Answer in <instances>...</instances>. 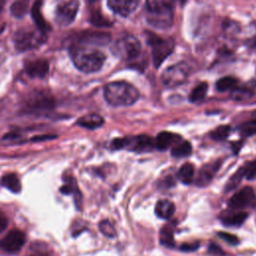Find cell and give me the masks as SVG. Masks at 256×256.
Here are the masks:
<instances>
[{
    "label": "cell",
    "instance_id": "1",
    "mask_svg": "<svg viewBox=\"0 0 256 256\" xmlns=\"http://www.w3.org/2000/svg\"><path fill=\"white\" fill-rule=\"evenodd\" d=\"M71 58L76 68L80 71L94 73L102 68L106 56L97 49L74 45L71 47Z\"/></svg>",
    "mask_w": 256,
    "mask_h": 256
},
{
    "label": "cell",
    "instance_id": "2",
    "mask_svg": "<svg viewBox=\"0 0 256 256\" xmlns=\"http://www.w3.org/2000/svg\"><path fill=\"white\" fill-rule=\"evenodd\" d=\"M104 97L112 106H130L138 100L139 92L125 81H114L105 86Z\"/></svg>",
    "mask_w": 256,
    "mask_h": 256
},
{
    "label": "cell",
    "instance_id": "3",
    "mask_svg": "<svg viewBox=\"0 0 256 256\" xmlns=\"http://www.w3.org/2000/svg\"><path fill=\"white\" fill-rule=\"evenodd\" d=\"M46 38V32L37 27H23L15 32L13 41L17 50L28 51L40 47Z\"/></svg>",
    "mask_w": 256,
    "mask_h": 256
},
{
    "label": "cell",
    "instance_id": "4",
    "mask_svg": "<svg viewBox=\"0 0 256 256\" xmlns=\"http://www.w3.org/2000/svg\"><path fill=\"white\" fill-rule=\"evenodd\" d=\"M147 42L151 47L155 67H159L174 49V41L171 38H163L152 33L147 34Z\"/></svg>",
    "mask_w": 256,
    "mask_h": 256
},
{
    "label": "cell",
    "instance_id": "5",
    "mask_svg": "<svg viewBox=\"0 0 256 256\" xmlns=\"http://www.w3.org/2000/svg\"><path fill=\"white\" fill-rule=\"evenodd\" d=\"M55 106L54 99L46 92L32 94L24 105V111L31 114H42L52 110Z\"/></svg>",
    "mask_w": 256,
    "mask_h": 256
},
{
    "label": "cell",
    "instance_id": "6",
    "mask_svg": "<svg viewBox=\"0 0 256 256\" xmlns=\"http://www.w3.org/2000/svg\"><path fill=\"white\" fill-rule=\"evenodd\" d=\"M189 70V66L184 62L174 64L164 70L161 75V81L166 87H177L186 81Z\"/></svg>",
    "mask_w": 256,
    "mask_h": 256
},
{
    "label": "cell",
    "instance_id": "7",
    "mask_svg": "<svg viewBox=\"0 0 256 256\" xmlns=\"http://www.w3.org/2000/svg\"><path fill=\"white\" fill-rule=\"evenodd\" d=\"M141 51V44L136 37L130 34H126L120 37L115 45L114 52L125 60H131L136 58Z\"/></svg>",
    "mask_w": 256,
    "mask_h": 256
},
{
    "label": "cell",
    "instance_id": "8",
    "mask_svg": "<svg viewBox=\"0 0 256 256\" xmlns=\"http://www.w3.org/2000/svg\"><path fill=\"white\" fill-rule=\"evenodd\" d=\"M78 9V0H66L59 3L55 11V21L62 26H67L71 24L77 15Z\"/></svg>",
    "mask_w": 256,
    "mask_h": 256
},
{
    "label": "cell",
    "instance_id": "9",
    "mask_svg": "<svg viewBox=\"0 0 256 256\" xmlns=\"http://www.w3.org/2000/svg\"><path fill=\"white\" fill-rule=\"evenodd\" d=\"M173 8L147 10L146 13L147 22L157 29H166L170 27L173 23Z\"/></svg>",
    "mask_w": 256,
    "mask_h": 256
},
{
    "label": "cell",
    "instance_id": "10",
    "mask_svg": "<svg viewBox=\"0 0 256 256\" xmlns=\"http://www.w3.org/2000/svg\"><path fill=\"white\" fill-rule=\"evenodd\" d=\"M25 242V234L19 229H12L0 239V249L8 253H15L24 246Z\"/></svg>",
    "mask_w": 256,
    "mask_h": 256
},
{
    "label": "cell",
    "instance_id": "11",
    "mask_svg": "<svg viewBox=\"0 0 256 256\" xmlns=\"http://www.w3.org/2000/svg\"><path fill=\"white\" fill-rule=\"evenodd\" d=\"M124 139V148H127L130 151L142 153L152 151L156 148L155 140L148 135H136V136H128Z\"/></svg>",
    "mask_w": 256,
    "mask_h": 256
},
{
    "label": "cell",
    "instance_id": "12",
    "mask_svg": "<svg viewBox=\"0 0 256 256\" xmlns=\"http://www.w3.org/2000/svg\"><path fill=\"white\" fill-rule=\"evenodd\" d=\"M256 202L255 192L252 187H244L236 192L228 201V206L234 210H240L252 206Z\"/></svg>",
    "mask_w": 256,
    "mask_h": 256
},
{
    "label": "cell",
    "instance_id": "13",
    "mask_svg": "<svg viewBox=\"0 0 256 256\" xmlns=\"http://www.w3.org/2000/svg\"><path fill=\"white\" fill-rule=\"evenodd\" d=\"M220 166H221V162L219 160H216V161H213V162L203 165L197 173V176L195 179V184L198 187L207 186L212 181L214 176L216 175Z\"/></svg>",
    "mask_w": 256,
    "mask_h": 256
},
{
    "label": "cell",
    "instance_id": "14",
    "mask_svg": "<svg viewBox=\"0 0 256 256\" xmlns=\"http://www.w3.org/2000/svg\"><path fill=\"white\" fill-rule=\"evenodd\" d=\"M140 0H107L109 8L116 14L127 17L138 7Z\"/></svg>",
    "mask_w": 256,
    "mask_h": 256
},
{
    "label": "cell",
    "instance_id": "15",
    "mask_svg": "<svg viewBox=\"0 0 256 256\" xmlns=\"http://www.w3.org/2000/svg\"><path fill=\"white\" fill-rule=\"evenodd\" d=\"M49 71V64L46 59L39 58L29 61L25 66L26 74L31 78H43Z\"/></svg>",
    "mask_w": 256,
    "mask_h": 256
},
{
    "label": "cell",
    "instance_id": "16",
    "mask_svg": "<svg viewBox=\"0 0 256 256\" xmlns=\"http://www.w3.org/2000/svg\"><path fill=\"white\" fill-rule=\"evenodd\" d=\"M247 217V212L237 210L235 211L234 209H232L231 211H223L219 218L225 226H240L244 223Z\"/></svg>",
    "mask_w": 256,
    "mask_h": 256
},
{
    "label": "cell",
    "instance_id": "17",
    "mask_svg": "<svg viewBox=\"0 0 256 256\" xmlns=\"http://www.w3.org/2000/svg\"><path fill=\"white\" fill-rule=\"evenodd\" d=\"M181 137L177 134L168 132V131H162L160 132L155 140V145L158 150L164 151L170 148L172 145L177 144L180 141Z\"/></svg>",
    "mask_w": 256,
    "mask_h": 256
},
{
    "label": "cell",
    "instance_id": "18",
    "mask_svg": "<svg viewBox=\"0 0 256 256\" xmlns=\"http://www.w3.org/2000/svg\"><path fill=\"white\" fill-rule=\"evenodd\" d=\"M76 124L81 127H84V128L90 129V130H94V129L101 127L104 124V119L99 114L92 113V114H88V115H85V116L79 118L77 120Z\"/></svg>",
    "mask_w": 256,
    "mask_h": 256
},
{
    "label": "cell",
    "instance_id": "19",
    "mask_svg": "<svg viewBox=\"0 0 256 256\" xmlns=\"http://www.w3.org/2000/svg\"><path fill=\"white\" fill-rule=\"evenodd\" d=\"M175 212V205L173 202L167 200V199H162L159 200L156 205H155V214L164 220L170 219Z\"/></svg>",
    "mask_w": 256,
    "mask_h": 256
},
{
    "label": "cell",
    "instance_id": "20",
    "mask_svg": "<svg viewBox=\"0 0 256 256\" xmlns=\"http://www.w3.org/2000/svg\"><path fill=\"white\" fill-rule=\"evenodd\" d=\"M176 222H168L165 224L159 233V240L160 243L167 247H173L175 245L174 240V230H175Z\"/></svg>",
    "mask_w": 256,
    "mask_h": 256
},
{
    "label": "cell",
    "instance_id": "21",
    "mask_svg": "<svg viewBox=\"0 0 256 256\" xmlns=\"http://www.w3.org/2000/svg\"><path fill=\"white\" fill-rule=\"evenodd\" d=\"M1 184L13 193H19L22 189L20 179L14 173H7L2 176Z\"/></svg>",
    "mask_w": 256,
    "mask_h": 256
},
{
    "label": "cell",
    "instance_id": "22",
    "mask_svg": "<svg viewBox=\"0 0 256 256\" xmlns=\"http://www.w3.org/2000/svg\"><path fill=\"white\" fill-rule=\"evenodd\" d=\"M31 14H32V17H33L36 27L44 32H47V30L49 29V25L46 23L45 19L42 16V13H41V1H36L34 3V5L32 6Z\"/></svg>",
    "mask_w": 256,
    "mask_h": 256
},
{
    "label": "cell",
    "instance_id": "23",
    "mask_svg": "<svg viewBox=\"0 0 256 256\" xmlns=\"http://www.w3.org/2000/svg\"><path fill=\"white\" fill-rule=\"evenodd\" d=\"M194 174H195L194 166L191 163H184L178 170L177 177L182 183L189 184L192 182L194 178Z\"/></svg>",
    "mask_w": 256,
    "mask_h": 256
},
{
    "label": "cell",
    "instance_id": "24",
    "mask_svg": "<svg viewBox=\"0 0 256 256\" xmlns=\"http://www.w3.org/2000/svg\"><path fill=\"white\" fill-rule=\"evenodd\" d=\"M64 185L60 187V192L65 194V195H68V194H74L75 195V200L76 198H81V194L78 190V187H77V183L75 181V179L71 176L69 177H65L64 178Z\"/></svg>",
    "mask_w": 256,
    "mask_h": 256
},
{
    "label": "cell",
    "instance_id": "25",
    "mask_svg": "<svg viewBox=\"0 0 256 256\" xmlns=\"http://www.w3.org/2000/svg\"><path fill=\"white\" fill-rule=\"evenodd\" d=\"M192 152V145L188 141L178 142L171 150V155L176 158L180 157H187Z\"/></svg>",
    "mask_w": 256,
    "mask_h": 256
},
{
    "label": "cell",
    "instance_id": "26",
    "mask_svg": "<svg viewBox=\"0 0 256 256\" xmlns=\"http://www.w3.org/2000/svg\"><path fill=\"white\" fill-rule=\"evenodd\" d=\"M238 86V80L234 77L226 76L221 79H219L216 82V89L220 92H226V91H232Z\"/></svg>",
    "mask_w": 256,
    "mask_h": 256
},
{
    "label": "cell",
    "instance_id": "27",
    "mask_svg": "<svg viewBox=\"0 0 256 256\" xmlns=\"http://www.w3.org/2000/svg\"><path fill=\"white\" fill-rule=\"evenodd\" d=\"M207 91H208V84L206 82L199 83L197 86H195L192 89V91L189 95L190 102L196 103V102L203 100L207 94Z\"/></svg>",
    "mask_w": 256,
    "mask_h": 256
},
{
    "label": "cell",
    "instance_id": "28",
    "mask_svg": "<svg viewBox=\"0 0 256 256\" xmlns=\"http://www.w3.org/2000/svg\"><path fill=\"white\" fill-rule=\"evenodd\" d=\"M255 85L252 86L251 84H246L244 86H237L234 90H232V96L236 100H243L249 98L254 91Z\"/></svg>",
    "mask_w": 256,
    "mask_h": 256
},
{
    "label": "cell",
    "instance_id": "29",
    "mask_svg": "<svg viewBox=\"0 0 256 256\" xmlns=\"http://www.w3.org/2000/svg\"><path fill=\"white\" fill-rule=\"evenodd\" d=\"M176 0H146V10L173 8Z\"/></svg>",
    "mask_w": 256,
    "mask_h": 256
},
{
    "label": "cell",
    "instance_id": "30",
    "mask_svg": "<svg viewBox=\"0 0 256 256\" xmlns=\"http://www.w3.org/2000/svg\"><path fill=\"white\" fill-rule=\"evenodd\" d=\"M244 178V172H243V168L240 167L230 178L229 180L227 181L226 185H225V192H228V191H231L235 188H237V186L240 184L241 180Z\"/></svg>",
    "mask_w": 256,
    "mask_h": 256
},
{
    "label": "cell",
    "instance_id": "31",
    "mask_svg": "<svg viewBox=\"0 0 256 256\" xmlns=\"http://www.w3.org/2000/svg\"><path fill=\"white\" fill-rule=\"evenodd\" d=\"M30 0H15L11 6V13L15 17H22L28 8V3Z\"/></svg>",
    "mask_w": 256,
    "mask_h": 256
},
{
    "label": "cell",
    "instance_id": "32",
    "mask_svg": "<svg viewBox=\"0 0 256 256\" xmlns=\"http://www.w3.org/2000/svg\"><path fill=\"white\" fill-rule=\"evenodd\" d=\"M99 230L100 232L105 235L106 237H109V238H114L116 236V230L114 228V226L112 225V223L108 220H102L100 221L99 225Z\"/></svg>",
    "mask_w": 256,
    "mask_h": 256
},
{
    "label": "cell",
    "instance_id": "33",
    "mask_svg": "<svg viewBox=\"0 0 256 256\" xmlns=\"http://www.w3.org/2000/svg\"><path fill=\"white\" fill-rule=\"evenodd\" d=\"M230 133V126L228 125H222L217 127L214 131L211 132V137L215 140V141H221L224 140L228 137Z\"/></svg>",
    "mask_w": 256,
    "mask_h": 256
},
{
    "label": "cell",
    "instance_id": "34",
    "mask_svg": "<svg viewBox=\"0 0 256 256\" xmlns=\"http://www.w3.org/2000/svg\"><path fill=\"white\" fill-rule=\"evenodd\" d=\"M244 177L248 180H256V160L250 161L242 166Z\"/></svg>",
    "mask_w": 256,
    "mask_h": 256
},
{
    "label": "cell",
    "instance_id": "35",
    "mask_svg": "<svg viewBox=\"0 0 256 256\" xmlns=\"http://www.w3.org/2000/svg\"><path fill=\"white\" fill-rule=\"evenodd\" d=\"M218 236L231 245H237L239 243V239L237 238V236L233 234H230L227 232H218Z\"/></svg>",
    "mask_w": 256,
    "mask_h": 256
},
{
    "label": "cell",
    "instance_id": "36",
    "mask_svg": "<svg viewBox=\"0 0 256 256\" xmlns=\"http://www.w3.org/2000/svg\"><path fill=\"white\" fill-rule=\"evenodd\" d=\"M91 22H93L95 25H104V26L110 25L109 21H107L105 18H103L102 15L98 12H95L91 15Z\"/></svg>",
    "mask_w": 256,
    "mask_h": 256
},
{
    "label": "cell",
    "instance_id": "37",
    "mask_svg": "<svg viewBox=\"0 0 256 256\" xmlns=\"http://www.w3.org/2000/svg\"><path fill=\"white\" fill-rule=\"evenodd\" d=\"M57 135L55 134H42V135H36L30 139L31 142H41V141H47L55 139Z\"/></svg>",
    "mask_w": 256,
    "mask_h": 256
},
{
    "label": "cell",
    "instance_id": "38",
    "mask_svg": "<svg viewBox=\"0 0 256 256\" xmlns=\"http://www.w3.org/2000/svg\"><path fill=\"white\" fill-rule=\"evenodd\" d=\"M198 247H199V243H184L181 245L180 250L184 252H191L198 249Z\"/></svg>",
    "mask_w": 256,
    "mask_h": 256
},
{
    "label": "cell",
    "instance_id": "39",
    "mask_svg": "<svg viewBox=\"0 0 256 256\" xmlns=\"http://www.w3.org/2000/svg\"><path fill=\"white\" fill-rule=\"evenodd\" d=\"M7 225H8V220L4 215V213L0 210V233H2L6 229Z\"/></svg>",
    "mask_w": 256,
    "mask_h": 256
},
{
    "label": "cell",
    "instance_id": "40",
    "mask_svg": "<svg viewBox=\"0 0 256 256\" xmlns=\"http://www.w3.org/2000/svg\"><path fill=\"white\" fill-rule=\"evenodd\" d=\"M209 252L211 253H215V254H223V251L221 250V248L215 244H210L209 246Z\"/></svg>",
    "mask_w": 256,
    "mask_h": 256
},
{
    "label": "cell",
    "instance_id": "41",
    "mask_svg": "<svg viewBox=\"0 0 256 256\" xmlns=\"http://www.w3.org/2000/svg\"><path fill=\"white\" fill-rule=\"evenodd\" d=\"M88 2H95V1H97V0H87Z\"/></svg>",
    "mask_w": 256,
    "mask_h": 256
},
{
    "label": "cell",
    "instance_id": "42",
    "mask_svg": "<svg viewBox=\"0 0 256 256\" xmlns=\"http://www.w3.org/2000/svg\"><path fill=\"white\" fill-rule=\"evenodd\" d=\"M179 1H181V2H185V0H179Z\"/></svg>",
    "mask_w": 256,
    "mask_h": 256
}]
</instances>
